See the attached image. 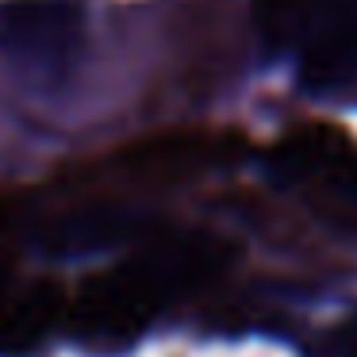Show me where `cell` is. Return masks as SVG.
I'll use <instances>...</instances> for the list:
<instances>
[{
    "label": "cell",
    "instance_id": "6da1fadb",
    "mask_svg": "<svg viewBox=\"0 0 357 357\" xmlns=\"http://www.w3.org/2000/svg\"><path fill=\"white\" fill-rule=\"evenodd\" d=\"M234 261L227 238L208 231L158 227L119 265L81 284L70 303V323L85 342L123 346L139 338L169 303L208 288Z\"/></svg>",
    "mask_w": 357,
    "mask_h": 357
},
{
    "label": "cell",
    "instance_id": "7a4b0ae2",
    "mask_svg": "<svg viewBox=\"0 0 357 357\" xmlns=\"http://www.w3.org/2000/svg\"><path fill=\"white\" fill-rule=\"evenodd\" d=\"M261 27L296 54L311 89L357 81V0H261Z\"/></svg>",
    "mask_w": 357,
    "mask_h": 357
},
{
    "label": "cell",
    "instance_id": "3957f363",
    "mask_svg": "<svg viewBox=\"0 0 357 357\" xmlns=\"http://www.w3.org/2000/svg\"><path fill=\"white\" fill-rule=\"evenodd\" d=\"M273 169L280 181L303 188L326 219L357 231V146H349L338 131L315 127L292 135L277 146Z\"/></svg>",
    "mask_w": 357,
    "mask_h": 357
},
{
    "label": "cell",
    "instance_id": "277c9868",
    "mask_svg": "<svg viewBox=\"0 0 357 357\" xmlns=\"http://www.w3.org/2000/svg\"><path fill=\"white\" fill-rule=\"evenodd\" d=\"M85 39L77 0H0V54L31 70H62Z\"/></svg>",
    "mask_w": 357,
    "mask_h": 357
},
{
    "label": "cell",
    "instance_id": "5b68a950",
    "mask_svg": "<svg viewBox=\"0 0 357 357\" xmlns=\"http://www.w3.org/2000/svg\"><path fill=\"white\" fill-rule=\"evenodd\" d=\"M162 223L150 219L146 211L116 208V204H85V208L50 215L47 223L35 227V246L58 257L96 254L108 246H139Z\"/></svg>",
    "mask_w": 357,
    "mask_h": 357
},
{
    "label": "cell",
    "instance_id": "8992f818",
    "mask_svg": "<svg viewBox=\"0 0 357 357\" xmlns=\"http://www.w3.org/2000/svg\"><path fill=\"white\" fill-rule=\"evenodd\" d=\"M62 292L50 280H31L24 288H0V354H27L50 334L62 315Z\"/></svg>",
    "mask_w": 357,
    "mask_h": 357
},
{
    "label": "cell",
    "instance_id": "52a82bcc",
    "mask_svg": "<svg viewBox=\"0 0 357 357\" xmlns=\"http://www.w3.org/2000/svg\"><path fill=\"white\" fill-rule=\"evenodd\" d=\"M323 357H357V311L323 334Z\"/></svg>",
    "mask_w": 357,
    "mask_h": 357
},
{
    "label": "cell",
    "instance_id": "ba28073f",
    "mask_svg": "<svg viewBox=\"0 0 357 357\" xmlns=\"http://www.w3.org/2000/svg\"><path fill=\"white\" fill-rule=\"evenodd\" d=\"M8 261H12V246H8V215L0 211V288L8 284Z\"/></svg>",
    "mask_w": 357,
    "mask_h": 357
}]
</instances>
